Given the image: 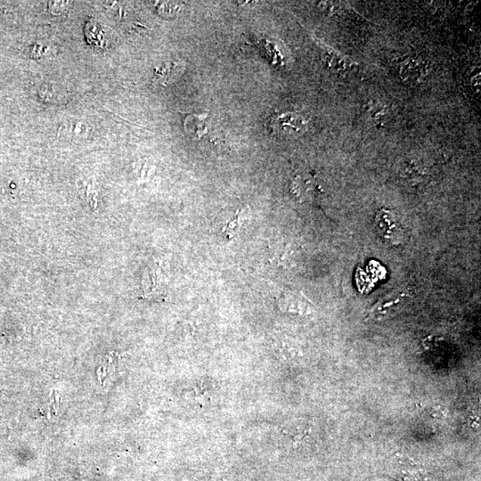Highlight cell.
I'll list each match as a JSON object with an SVG mask.
<instances>
[{
    "label": "cell",
    "instance_id": "6",
    "mask_svg": "<svg viewBox=\"0 0 481 481\" xmlns=\"http://www.w3.org/2000/svg\"><path fill=\"white\" fill-rule=\"evenodd\" d=\"M248 210H249V208H248V209L245 208V209L238 210L237 213H235V218L229 220L224 228H223V232H224L229 238L234 237L235 231L240 228L244 220L247 219Z\"/></svg>",
    "mask_w": 481,
    "mask_h": 481
},
{
    "label": "cell",
    "instance_id": "4",
    "mask_svg": "<svg viewBox=\"0 0 481 481\" xmlns=\"http://www.w3.org/2000/svg\"><path fill=\"white\" fill-rule=\"evenodd\" d=\"M400 75L408 82H418L427 73L426 64L418 58L406 60L400 66Z\"/></svg>",
    "mask_w": 481,
    "mask_h": 481
},
{
    "label": "cell",
    "instance_id": "5",
    "mask_svg": "<svg viewBox=\"0 0 481 481\" xmlns=\"http://www.w3.org/2000/svg\"><path fill=\"white\" fill-rule=\"evenodd\" d=\"M208 114H189L184 122L186 132L192 138L200 139L207 134L206 120Z\"/></svg>",
    "mask_w": 481,
    "mask_h": 481
},
{
    "label": "cell",
    "instance_id": "3",
    "mask_svg": "<svg viewBox=\"0 0 481 481\" xmlns=\"http://www.w3.org/2000/svg\"><path fill=\"white\" fill-rule=\"evenodd\" d=\"M307 120L300 114L285 113L272 118L270 128L275 135L299 136L307 129Z\"/></svg>",
    "mask_w": 481,
    "mask_h": 481
},
{
    "label": "cell",
    "instance_id": "2",
    "mask_svg": "<svg viewBox=\"0 0 481 481\" xmlns=\"http://www.w3.org/2000/svg\"><path fill=\"white\" fill-rule=\"evenodd\" d=\"M375 229L381 238L393 246H399L405 241L406 231L401 220L395 213L383 210L374 219Z\"/></svg>",
    "mask_w": 481,
    "mask_h": 481
},
{
    "label": "cell",
    "instance_id": "1",
    "mask_svg": "<svg viewBox=\"0 0 481 481\" xmlns=\"http://www.w3.org/2000/svg\"><path fill=\"white\" fill-rule=\"evenodd\" d=\"M384 471L388 476L399 481H434L426 468L400 453L387 461Z\"/></svg>",
    "mask_w": 481,
    "mask_h": 481
}]
</instances>
